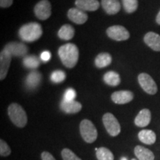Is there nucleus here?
I'll use <instances>...</instances> for the list:
<instances>
[{"mask_svg":"<svg viewBox=\"0 0 160 160\" xmlns=\"http://www.w3.org/2000/svg\"><path fill=\"white\" fill-rule=\"evenodd\" d=\"M59 57L63 65L68 68H72L77 65L79 59V49L74 44H65L59 48Z\"/></svg>","mask_w":160,"mask_h":160,"instance_id":"obj_1","label":"nucleus"},{"mask_svg":"<svg viewBox=\"0 0 160 160\" xmlns=\"http://www.w3.org/2000/svg\"><path fill=\"white\" fill-rule=\"evenodd\" d=\"M19 37L28 42L37 41L42 35V26L37 22H30L24 25L19 31Z\"/></svg>","mask_w":160,"mask_h":160,"instance_id":"obj_2","label":"nucleus"},{"mask_svg":"<svg viewBox=\"0 0 160 160\" xmlns=\"http://www.w3.org/2000/svg\"><path fill=\"white\" fill-rule=\"evenodd\" d=\"M8 116L12 122L18 128H24L28 122V117L25 110L17 103H12L9 105Z\"/></svg>","mask_w":160,"mask_h":160,"instance_id":"obj_3","label":"nucleus"},{"mask_svg":"<svg viewBox=\"0 0 160 160\" xmlns=\"http://www.w3.org/2000/svg\"><path fill=\"white\" fill-rule=\"evenodd\" d=\"M82 137L87 143H93L97 139V131L95 125L88 119H84L79 125Z\"/></svg>","mask_w":160,"mask_h":160,"instance_id":"obj_4","label":"nucleus"},{"mask_svg":"<svg viewBox=\"0 0 160 160\" xmlns=\"http://www.w3.org/2000/svg\"><path fill=\"white\" fill-rule=\"evenodd\" d=\"M103 124L108 133L111 137H117L121 131V127L117 118L111 113H107L102 117Z\"/></svg>","mask_w":160,"mask_h":160,"instance_id":"obj_5","label":"nucleus"},{"mask_svg":"<svg viewBox=\"0 0 160 160\" xmlns=\"http://www.w3.org/2000/svg\"><path fill=\"white\" fill-rule=\"evenodd\" d=\"M138 81H139V83L142 88L147 93L151 95H154L157 93L158 88L157 84H156L154 80L153 79V78L148 73H140L139 77H138Z\"/></svg>","mask_w":160,"mask_h":160,"instance_id":"obj_6","label":"nucleus"},{"mask_svg":"<svg viewBox=\"0 0 160 160\" xmlns=\"http://www.w3.org/2000/svg\"><path fill=\"white\" fill-rule=\"evenodd\" d=\"M107 35L115 41H125L129 39L130 33L125 27L121 25H113L109 27L106 31Z\"/></svg>","mask_w":160,"mask_h":160,"instance_id":"obj_7","label":"nucleus"},{"mask_svg":"<svg viewBox=\"0 0 160 160\" xmlns=\"http://www.w3.org/2000/svg\"><path fill=\"white\" fill-rule=\"evenodd\" d=\"M3 50L10 53L12 57H23L27 54L28 48L25 44L17 42H11L8 43Z\"/></svg>","mask_w":160,"mask_h":160,"instance_id":"obj_8","label":"nucleus"},{"mask_svg":"<svg viewBox=\"0 0 160 160\" xmlns=\"http://www.w3.org/2000/svg\"><path fill=\"white\" fill-rule=\"evenodd\" d=\"M34 13L40 20H46L51 15V5L48 0H41L34 7Z\"/></svg>","mask_w":160,"mask_h":160,"instance_id":"obj_9","label":"nucleus"},{"mask_svg":"<svg viewBox=\"0 0 160 160\" xmlns=\"http://www.w3.org/2000/svg\"><path fill=\"white\" fill-rule=\"evenodd\" d=\"M134 95L130 91H119L112 93L111 99L113 102L119 105H124L131 102Z\"/></svg>","mask_w":160,"mask_h":160,"instance_id":"obj_10","label":"nucleus"},{"mask_svg":"<svg viewBox=\"0 0 160 160\" xmlns=\"http://www.w3.org/2000/svg\"><path fill=\"white\" fill-rule=\"evenodd\" d=\"M68 17L72 22L78 25H82L88 20V14L85 13V11L78 8L70 9L68 12Z\"/></svg>","mask_w":160,"mask_h":160,"instance_id":"obj_11","label":"nucleus"},{"mask_svg":"<svg viewBox=\"0 0 160 160\" xmlns=\"http://www.w3.org/2000/svg\"><path fill=\"white\" fill-rule=\"evenodd\" d=\"M12 56L3 50L0 53V79L3 80L7 76Z\"/></svg>","mask_w":160,"mask_h":160,"instance_id":"obj_12","label":"nucleus"},{"mask_svg":"<svg viewBox=\"0 0 160 160\" xmlns=\"http://www.w3.org/2000/svg\"><path fill=\"white\" fill-rule=\"evenodd\" d=\"M82 104L79 102L75 101H62L60 104V108L65 113H77L82 110Z\"/></svg>","mask_w":160,"mask_h":160,"instance_id":"obj_13","label":"nucleus"},{"mask_svg":"<svg viewBox=\"0 0 160 160\" xmlns=\"http://www.w3.org/2000/svg\"><path fill=\"white\" fill-rule=\"evenodd\" d=\"M144 41L148 47L155 51H160V36L154 32H148L144 37Z\"/></svg>","mask_w":160,"mask_h":160,"instance_id":"obj_14","label":"nucleus"},{"mask_svg":"<svg viewBox=\"0 0 160 160\" xmlns=\"http://www.w3.org/2000/svg\"><path fill=\"white\" fill-rule=\"evenodd\" d=\"M151 120V113L148 109H142L136 117L134 123L139 128H145L149 125Z\"/></svg>","mask_w":160,"mask_h":160,"instance_id":"obj_15","label":"nucleus"},{"mask_svg":"<svg viewBox=\"0 0 160 160\" xmlns=\"http://www.w3.org/2000/svg\"><path fill=\"white\" fill-rule=\"evenodd\" d=\"M102 6L108 15H114L121 9L119 0H102Z\"/></svg>","mask_w":160,"mask_h":160,"instance_id":"obj_16","label":"nucleus"},{"mask_svg":"<svg viewBox=\"0 0 160 160\" xmlns=\"http://www.w3.org/2000/svg\"><path fill=\"white\" fill-rule=\"evenodd\" d=\"M76 6L84 11H95L99 8L97 0H76Z\"/></svg>","mask_w":160,"mask_h":160,"instance_id":"obj_17","label":"nucleus"},{"mask_svg":"<svg viewBox=\"0 0 160 160\" xmlns=\"http://www.w3.org/2000/svg\"><path fill=\"white\" fill-rule=\"evenodd\" d=\"M42 81V74L37 71L31 72L26 77L25 84L28 88L33 90L37 88Z\"/></svg>","mask_w":160,"mask_h":160,"instance_id":"obj_18","label":"nucleus"},{"mask_svg":"<svg viewBox=\"0 0 160 160\" xmlns=\"http://www.w3.org/2000/svg\"><path fill=\"white\" fill-rule=\"evenodd\" d=\"M139 139L142 142L146 145H153L157 139L156 133L151 130H142L138 134Z\"/></svg>","mask_w":160,"mask_h":160,"instance_id":"obj_19","label":"nucleus"},{"mask_svg":"<svg viewBox=\"0 0 160 160\" xmlns=\"http://www.w3.org/2000/svg\"><path fill=\"white\" fill-rule=\"evenodd\" d=\"M134 153L139 160H154L155 158L153 152L140 145L136 146Z\"/></svg>","mask_w":160,"mask_h":160,"instance_id":"obj_20","label":"nucleus"},{"mask_svg":"<svg viewBox=\"0 0 160 160\" xmlns=\"http://www.w3.org/2000/svg\"><path fill=\"white\" fill-rule=\"evenodd\" d=\"M75 30L71 25H64L58 31V37L61 39L70 40L74 37Z\"/></svg>","mask_w":160,"mask_h":160,"instance_id":"obj_21","label":"nucleus"},{"mask_svg":"<svg viewBox=\"0 0 160 160\" xmlns=\"http://www.w3.org/2000/svg\"><path fill=\"white\" fill-rule=\"evenodd\" d=\"M112 57L108 53H101L95 59V65L98 68H103L111 65Z\"/></svg>","mask_w":160,"mask_h":160,"instance_id":"obj_22","label":"nucleus"},{"mask_svg":"<svg viewBox=\"0 0 160 160\" xmlns=\"http://www.w3.org/2000/svg\"><path fill=\"white\" fill-rule=\"evenodd\" d=\"M104 82L110 86H115L119 85L120 82H121V79L119 73H117L115 71H108L104 75L103 77Z\"/></svg>","mask_w":160,"mask_h":160,"instance_id":"obj_23","label":"nucleus"},{"mask_svg":"<svg viewBox=\"0 0 160 160\" xmlns=\"http://www.w3.org/2000/svg\"><path fill=\"white\" fill-rule=\"evenodd\" d=\"M23 65L26 68L36 70L39 68L40 61L39 58L34 55L26 56L23 59Z\"/></svg>","mask_w":160,"mask_h":160,"instance_id":"obj_24","label":"nucleus"},{"mask_svg":"<svg viewBox=\"0 0 160 160\" xmlns=\"http://www.w3.org/2000/svg\"><path fill=\"white\" fill-rule=\"evenodd\" d=\"M97 158L98 160H113L114 157H113V153L110 151L109 149L106 148L102 147L98 148L97 153Z\"/></svg>","mask_w":160,"mask_h":160,"instance_id":"obj_25","label":"nucleus"},{"mask_svg":"<svg viewBox=\"0 0 160 160\" xmlns=\"http://www.w3.org/2000/svg\"><path fill=\"white\" fill-rule=\"evenodd\" d=\"M122 5L127 13H132L137 10L138 0H122Z\"/></svg>","mask_w":160,"mask_h":160,"instance_id":"obj_26","label":"nucleus"},{"mask_svg":"<svg viewBox=\"0 0 160 160\" xmlns=\"http://www.w3.org/2000/svg\"><path fill=\"white\" fill-rule=\"evenodd\" d=\"M65 73L62 71H60V70L53 71L51 75V81L54 83L62 82L65 79Z\"/></svg>","mask_w":160,"mask_h":160,"instance_id":"obj_27","label":"nucleus"},{"mask_svg":"<svg viewBox=\"0 0 160 160\" xmlns=\"http://www.w3.org/2000/svg\"><path fill=\"white\" fill-rule=\"evenodd\" d=\"M63 160H82L73 151L68 148H64L62 151Z\"/></svg>","mask_w":160,"mask_h":160,"instance_id":"obj_28","label":"nucleus"},{"mask_svg":"<svg viewBox=\"0 0 160 160\" xmlns=\"http://www.w3.org/2000/svg\"><path fill=\"white\" fill-rule=\"evenodd\" d=\"M11 150L9 145L4 140H0V155L2 157H8L11 154Z\"/></svg>","mask_w":160,"mask_h":160,"instance_id":"obj_29","label":"nucleus"},{"mask_svg":"<svg viewBox=\"0 0 160 160\" xmlns=\"http://www.w3.org/2000/svg\"><path fill=\"white\" fill-rule=\"evenodd\" d=\"M76 96V91L73 88H68L66 90L65 94L63 96V99L64 101H73L75 99Z\"/></svg>","mask_w":160,"mask_h":160,"instance_id":"obj_30","label":"nucleus"},{"mask_svg":"<svg viewBox=\"0 0 160 160\" xmlns=\"http://www.w3.org/2000/svg\"><path fill=\"white\" fill-rule=\"evenodd\" d=\"M40 59L42 60L43 62H48L49 60L51 59V53L48 51H43L42 53H41V55H40Z\"/></svg>","mask_w":160,"mask_h":160,"instance_id":"obj_31","label":"nucleus"},{"mask_svg":"<svg viewBox=\"0 0 160 160\" xmlns=\"http://www.w3.org/2000/svg\"><path fill=\"white\" fill-rule=\"evenodd\" d=\"M42 160H56L55 158L53 157L51 153L49 152L44 151L42 153Z\"/></svg>","mask_w":160,"mask_h":160,"instance_id":"obj_32","label":"nucleus"},{"mask_svg":"<svg viewBox=\"0 0 160 160\" xmlns=\"http://www.w3.org/2000/svg\"><path fill=\"white\" fill-rule=\"evenodd\" d=\"M13 0H0V7L1 8H9L12 5Z\"/></svg>","mask_w":160,"mask_h":160,"instance_id":"obj_33","label":"nucleus"},{"mask_svg":"<svg viewBox=\"0 0 160 160\" xmlns=\"http://www.w3.org/2000/svg\"><path fill=\"white\" fill-rule=\"evenodd\" d=\"M156 21H157L158 25H160V11H159V13H158V14L157 16V19H156Z\"/></svg>","mask_w":160,"mask_h":160,"instance_id":"obj_34","label":"nucleus"},{"mask_svg":"<svg viewBox=\"0 0 160 160\" xmlns=\"http://www.w3.org/2000/svg\"><path fill=\"white\" fill-rule=\"evenodd\" d=\"M121 160H128V159L126 157H122ZM131 160H137V159H132Z\"/></svg>","mask_w":160,"mask_h":160,"instance_id":"obj_35","label":"nucleus"}]
</instances>
